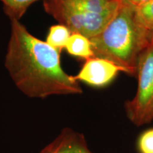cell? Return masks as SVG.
Masks as SVG:
<instances>
[{"label":"cell","mask_w":153,"mask_h":153,"mask_svg":"<svg viewBox=\"0 0 153 153\" xmlns=\"http://www.w3.org/2000/svg\"><path fill=\"white\" fill-rule=\"evenodd\" d=\"M39 153H93L85 136L71 128L63 129L54 140Z\"/></svg>","instance_id":"6"},{"label":"cell","mask_w":153,"mask_h":153,"mask_svg":"<svg viewBox=\"0 0 153 153\" xmlns=\"http://www.w3.org/2000/svg\"><path fill=\"white\" fill-rule=\"evenodd\" d=\"M120 72L126 73L123 68L111 61L94 57L86 60L74 78L91 87H103L110 84Z\"/></svg>","instance_id":"5"},{"label":"cell","mask_w":153,"mask_h":153,"mask_svg":"<svg viewBox=\"0 0 153 153\" xmlns=\"http://www.w3.org/2000/svg\"><path fill=\"white\" fill-rule=\"evenodd\" d=\"M90 41L94 57L111 61L126 73L136 75L139 59L151 43L152 34L139 21L135 8L123 1L111 20Z\"/></svg>","instance_id":"2"},{"label":"cell","mask_w":153,"mask_h":153,"mask_svg":"<svg viewBox=\"0 0 153 153\" xmlns=\"http://www.w3.org/2000/svg\"><path fill=\"white\" fill-rule=\"evenodd\" d=\"M71 34V31L64 25H53L49 28L45 42L53 48L61 52L62 49L65 48Z\"/></svg>","instance_id":"9"},{"label":"cell","mask_w":153,"mask_h":153,"mask_svg":"<svg viewBox=\"0 0 153 153\" xmlns=\"http://www.w3.org/2000/svg\"><path fill=\"white\" fill-rule=\"evenodd\" d=\"M123 1L128 4L132 6L134 8H137L148 2L150 0H123Z\"/></svg>","instance_id":"13"},{"label":"cell","mask_w":153,"mask_h":153,"mask_svg":"<svg viewBox=\"0 0 153 153\" xmlns=\"http://www.w3.org/2000/svg\"><path fill=\"white\" fill-rule=\"evenodd\" d=\"M80 10L94 14L114 16L123 0H65Z\"/></svg>","instance_id":"7"},{"label":"cell","mask_w":153,"mask_h":153,"mask_svg":"<svg viewBox=\"0 0 153 153\" xmlns=\"http://www.w3.org/2000/svg\"><path fill=\"white\" fill-rule=\"evenodd\" d=\"M65 49L72 56L86 60L94 57L90 39L80 33H72Z\"/></svg>","instance_id":"8"},{"label":"cell","mask_w":153,"mask_h":153,"mask_svg":"<svg viewBox=\"0 0 153 153\" xmlns=\"http://www.w3.org/2000/svg\"><path fill=\"white\" fill-rule=\"evenodd\" d=\"M137 75L138 85L135 97L126 104L128 118L140 126L153 120V40L140 57Z\"/></svg>","instance_id":"3"},{"label":"cell","mask_w":153,"mask_h":153,"mask_svg":"<svg viewBox=\"0 0 153 153\" xmlns=\"http://www.w3.org/2000/svg\"><path fill=\"white\" fill-rule=\"evenodd\" d=\"M137 148L140 153H153V128L147 130L140 135Z\"/></svg>","instance_id":"12"},{"label":"cell","mask_w":153,"mask_h":153,"mask_svg":"<svg viewBox=\"0 0 153 153\" xmlns=\"http://www.w3.org/2000/svg\"><path fill=\"white\" fill-rule=\"evenodd\" d=\"M3 3L4 13L10 20H20L28 7L38 0H0ZM45 1V0H43Z\"/></svg>","instance_id":"10"},{"label":"cell","mask_w":153,"mask_h":153,"mask_svg":"<svg viewBox=\"0 0 153 153\" xmlns=\"http://www.w3.org/2000/svg\"><path fill=\"white\" fill-rule=\"evenodd\" d=\"M43 7L45 12L68 28L72 33H80L89 39L98 35L114 17L87 13L65 0H45Z\"/></svg>","instance_id":"4"},{"label":"cell","mask_w":153,"mask_h":153,"mask_svg":"<svg viewBox=\"0 0 153 153\" xmlns=\"http://www.w3.org/2000/svg\"><path fill=\"white\" fill-rule=\"evenodd\" d=\"M135 11L141 24L151 31L153 29V0L135 8Z\"/></svg>","instance_id":"11"},{"label":"cell","mask_w":153,"mask_h":153,"mask_svg":"<svg viewBox=\"0 0 153 153\" xmlns=\"http://www.w3.org/2000/svg\"><path fill=\"white\" fill-rule=\"evenodd\" d=\"M151 34H152V39L153 40V29L151 30Z\"/></svg>","instance_id":"14"},{"label":"cell","mask_w":153,"mask_h":153,"mask_svg":"<svg viewBox=\"0 0 153 153\" xmlns=\"http://www.w3.org/2000/svg\"><path fill=\"white\" fill-rule=\"evenodd\" d=\"M4 66L16 87L30 98L80 94L74 76L60 64V52L32 35L19 20H11Z\"/></svg>","instance_id":"1"}]
</instances>
